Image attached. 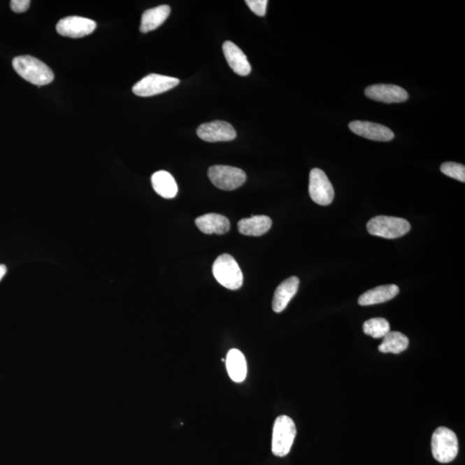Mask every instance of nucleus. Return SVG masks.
I'll return each instance as SVG.
<instances>
[{"label":"nucleus","instance_id":"obj_1","mask_svg":"<svg viewBox=\"0 0 465 465\" xmlns=\"http://www.w3.org/2000/svg\"><path fill=\"white\" fill-rule=\"evenodd\" d=\"M13 66L18 76L38 87L50 84L54 80L53 71L48 68L45 63L31 55L14 58Z\"/></svg>","mask_w":465,"mask_h":465},{"label":"nucleus","instance_id":"obj_16","mask_svg":"<svg viewBox=\"0 0 465 465\" xmlns=\"http://www.w3.org/2000/svg\"><path fill=\"white\" fill-rule=\"evenodd\" d=\"M196 225L206 234H224L229 232L230 222L224 215L210 213L196 219Z\"/></svg>","mask_w":465,"mask_h":465},{"label":"nucleus","instance_id":"obj_18","mask_svg":"<svg viewBox=\"0 0 465 465\" xmlns=\"http://www.w3.org/2000/svg\"><path fill=\"white\" fill-rule=\"evenodd\" d=\"M273 222L266 215H255L243 218L238 222V229L241 234L248 236H260L269 231Z\"/></svg>","mask_w":465,"mask_h":465},{"label":"nucleus","instance_id":"obj_2","mask_svg":"<svg viewBox=\"0 0 465 465\" xmlns=\"http://www.w3.org/2000/svg\"><path fill=\"white\" fill-rule=\"evenodd\" d=\"M431 453L438 462L451 463L459 453V441L455 433L448 427H440L431 436Z\"/></svg>","mask_w":465,"mask_h":465},{"label":"nucleus","instance_id":"obj_3","mask_svg":"<svg viewBox=\"0 0 465 465\" xmlns=\"http://www.w3.org/2000/svg\"><path fill=\"white\" fill-rule=\"evenodd\" d=\"M212 271L215 278L223 287L236 291L243 286V271L231 255L224 254L219 256L214 262Z\"/></svg>","mask_w":465,"mask_h":465},{"label":"nucleus","instance_id":"obj_5","mask_svg":"<svg viewBox=\"0 0 465 465\" xmlns=\"http://www.w3.org/2000/svg\"><path fill=\"white\" fill-rule=\"evenodd\" d=\"M411 229L410 223L403 218L379 215L367 223V230L372 236L396 239L405 236Z\"/></svg>","mask_w":465,"mask_h":465},{"label":"nucleus","instance_id":"obj_25","mask_svg":"<svg viewBox=\"0 0 465 465\" xmlns=\"http://www.w3.org/2000/svg\"><path fill=\"white\" fill-rule=\"evenodd\" d=\"M31 6L29 0H13L10 1V8L16 13H23L29 9Z\"/></svg>","mask_w":465,"mask_h":465},{"label":"nucleus","instance_id":"obj_19","mask_svg":"<svg viewBox=\"0 0 465 465\" xmlns=\"http://www.w3.org/2000/svg\"><path fill=\"white\" fill-rule=\"evenodd\" d=\"M227 370L232 381L241 382L248 374V364L243 352L238 349H231L225 359Z\"/></svg>","mask_w":465,"mask_h":465},{"label":"nucleus","instance_id":"obj_14","mask_svg":"<svg viewBox=\"0 0 465 465\" xmlns=\"http://www.w3.org/2000/svg\"><path fill=\"white\" fill-rule=\"evenodd\" d=\"M299 278L295 276L286 279L278 285L274 293L273 310L276 313H281L295 296L299 287Z\"/></svg>","mask_w":465,"mask_h":465},{"label":"nucleus","instance_id":"obj_24","mask_svg":"<svg viewBox=\"0 0 465 465\" xmlns=\"http://www.w3.org/2000/svg\"><path fill=\"white\" fill-rule=\"evenodd\" d=\"M245 3L257 16H265L268 3L267 0H247Z\"/></svg>","mask_w":465,"mask_h":465},{"label":"nucleus","instance_id":"obj_15","mask_svg":"<svg viewBox=\"0 0 465 465\" xmlns=\"http://www.w3.org/2000/svg\"><path fill=\"white\" fill-rule=\"evenodd\" d=\"M399 293V287L396 285L378 286L362 294L359 299L361 306H370L388 302Z\"/></svg>","mask_w":465,"mask_h":465},{"label":"nucleus","instance_id":"obj_11","mask_svg":"<svg viewBox=\"0 0 465 465\" xmlns=\"http://www.w3.org/2000/svg\"><path fill=\"white\" fill-rule=\"evenodd\" d=\"M364 93L375 101L386 103H403L408 99L407 91L395 85H372L366 89Z\"/></svg>","mask_w":465,"mask_h":465},{"label":"nucleus","instance_id":"obj_6","mask_svg":"<svg viewBox=\"0 0 465 465\" xmlns=\"http://www.w3.org/2000/svg\"><path fill=\"white\" fill-rule=\"evenodd\" d=\"M208 176L215 187L223 191H234L241 187L247 180V175L244 171L229 166H211L208 171Z\"/></svg>","mask_w":465,"mask_h":465},{"label":"nucleus","instance_id":"obj_17","mask_svg":"<svg viewBox=\"0 0 465 465\" xmlns=\"http://www.w3.org/2000/svg\"><path fill=\"white\" fill-rule=\"evenodd\" d=\"M152 188L164 199H171L177 196L178 188L173 175L166 171H159L151 178Z\"/></svg>","mask_w":465,"mask_h":465},{"label":"nucleus","instance_id":"obj_20","mask_svg":"<svg viewBox=\"0 0 465 465\" xmlns=\"http://www.w3.org/2000/svg\"><path fill=\"white\" fill-rule=\"evenodd\" d=\"M171 7L164 5L146 10L141 17L140 31L148 33L157 29L169 17Z\"/></svg>","mask_w":465,"mask_h":465},{"label":"nucleus","instance_id":"obj_23","mask_svg":"<svg viewBox=\"0 0 465 465\" xmlns=\"http://www.w3.org/2000/svg\"><path fill=\"white\" fill-rule=\"evenodd\" d=\"M443 173L455 180L465 182V166L462 164L455 162H445L441 166Z\"/></svg>","mask_w":465,"mask_h":465},{"label":"nucleus","instance_id":"obj_22","mask_svg":"<svg viewBox=\"0 0 465 465\" xmlns=\"http://www.w3.org/2000/svg\"><path fill=\"white\" fill-rule=\"evenodd\" d=\"M363 331L364 334L372 338H384L390 332V325L385 318H372L364 323Z\"/></svg>","mask_w":465,"mask_h":465},{"label":"nucleus","instance_id":"obj_7","mask_svg":"<svg viewBox=\"0 0 465 465\" xmlns=\"http://www.w3.org/2000/svg\"><path fill=\"white\" fill-rule=\"evenodd\" d=\"M180 82L177 78L151 73L134 85L133 92L140 96L158 95L176 87Z\"/></svg>","mask_w":465,"mask_h":465},{"label":"nucleus","instance_id":"obj_26","mask_svg":"<svg viewBox=\"0 0 465 465\" xmlns=\"http://www.w3.org/2000/svg\"><path fill=\"white\" fill-rule=\"evenodd\" d=\"M7 268L6 266L0 265V281L6 276Z\"/></svg>","mask_w":465,"mask_h":465},{"label":"nucleus","instance_id":"obj_4","mask_svg":"<svg viewBox=\"0 0 465 465\" xmlns=\"http://www.w3.org/2000/svg\"><path fill=\"white\" fill-rule=\"evenodd\" d=\"M296 435V427L293 420L287 415H281L275 420L271 441V452L277 457H285L291 452Z\"/></svg>","mask_w":465,"mask_h":465},{"label":"nucleus","instance_id":"obj_13","mask_svg":"<svg viewBox=\"0 0 465 465\" xmlns=\"http://www.w3.org/2000/svg\"><path fill=\"white\" fill-rule=\"evenodd\" d=\"M223 54L230 68L240 76H247L251 73V65L247 57L239 47L230 41L222 45Z\"/></svg>","mask_w":465,"mask_h":465},{"label":"nucleus","instance_id":"obj_9","mask_svg":"<svg viewBox=\"0 0 465 465\" xmlns=\"http://www.w3.org/2000/svg\"><path fill=\"white\" fill-rule=\"evenodd\" d=\"M96 24L95 21L82 17H66L59 21L57 25L58 34L71 37V38H81L92 34L95 31Z\"/></svg>","mask_w":465,"mask_h":465},{"label":"nucleus","instance_id":"obj_12","mask_svg":"<svg viewBox=\"0 0 465 465\" xmlns=\"http://www.w3.org/2000/svg\"><path fill=\"white\" fill-rule=\"evenodd\" d=\"M351 131L364 138L375 141H389L394 139L395 134L386 126L366 121L350 122Z\"/></svg>","mask_w":465,"mask_h":465},{"label":"nucleus","instance_id":"obj_21","mask_svg":"<svg viewBox=\"0 0 465 465\" xmlns=\"http://www.w3.org/2000/svg\"><path fill=\"white\" fill-rule=\"evenodd\" d=\"M409 341L406 336L396 331L389 332L384 337L382 343L378 347L379 351L382 353H394L399 355L408 348Z\"/></svg>","mask_w":465,"mask_h":465},{"label":"nucleus","instance_id":"obj_8","mask_svg":"<svg viewBox=\"0 0 465 465\" xmlns=\"http://www.w3.org/2000/svg\"><path fill=\"white\" fill-rule=\"evenodd\" d=\"M308 192H310L311 199L319 206H329L334 199V189L332 184L326 173L319 169L311 170Z\"/></svg>","mask_w":465,"mask_h":465},{"label":"nucleus","instance_id":"obj_10","mask_svg":"<svg viewBox=\"0 0 465 465\" xmlns=\"http://www.w3.org/2000/svg\"><path fill=\"white\" fill-rule=\"evenodd\" d=\"M196 134L200 139L207 143L230 141L236 138V131L233 126L224 121L206 122L199 126Z\"/></svg>","mask_w":465,"mask_h":465}]
</instances>
